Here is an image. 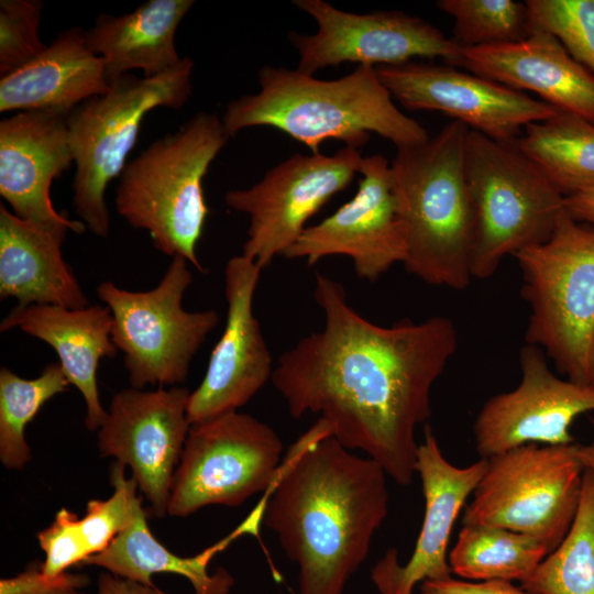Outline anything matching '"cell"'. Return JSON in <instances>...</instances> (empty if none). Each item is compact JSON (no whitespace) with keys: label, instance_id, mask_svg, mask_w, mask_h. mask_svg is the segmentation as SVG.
<instances>
[{"label":"cell","instance_id":"obj_1","mask_svg":"<svg viewBox=\"0 0 594 594\" xmlns=\"http://www.w3.org/2000/svg\"><path fill=\"white\" fill-rule=\"evenodd\" d=\"M321 330L285 351L272 383L289 414L320 415L348 450H360L407 486L416 474V430L431 415V389L458 350L451 319L404 318L381 326L359 314L344 287L317 273Z\"/></svg>","mask_w":594,"mask_h":594},{"label":"cell","instance_id":"obj_2","mask_svg":"<svg viewBox=\"0 0 594 594\" xmlns=\"http://www.w3.org/2000/svg\"><path fill=\"white\" fill-rule=\"evenodd\" d=\"M387 474L319 420L282 461L263 520L299 568V594H343L388 514Z\"/></svg>","mask_w":594,"mask_h":594},{"label":"cell","instance_id":"obj_3","mask_svg":"<svg viewBox=\"0 0 594 594\" xmlns=\"http://www.w3.org/2000/svg\"><path fill=\"white\" fill-rule=\"evenodd\" d=\"M260 90L230 101L222 116L229 138L270 127L305 144L312 153L327 140L346 147L365 145L372 133L396 148L426 142V129L402 112L374 66L358 65L338 79L322 80L285 67L263 66Z\"/></svg>","mask_w":594,"mask_h":594},{"label":"cell","instance_id":"obj_4","mask_svg":"<svg viewBox=\"0 0 594 594\" xmlns=\"http://www.w3.org/2000/svg\"><path fill=\"white\" fill-rule=\"evenodd\" d=\"M470 129L447 123L426 142L397 148L391 163L406 232L405 268L427 284L465 289L472 277L474 207L465 174Z\"/></svg>","mask_w":594,"mask_h":594},{"label":"cell","instance_id":"obj_5","mask_svg":"<svg viewBox=\"0 0 594 594\" xmlns=\"http://www.w3.org/2000/svg\"><path fill=\"white\" fill-rule=\"evenodd\" d=\"M229 140L221 119L198 112L123 168L116 210L133 228L146 230L161 253L186 258L205 273L197 244L209 215L202 179Z\"/></svg>","mask_w":594,"mask_h":594},{"label":"cell","instance_id":"obj_6","mask_svg":"<svg viewBox=\"0 0 594 594\" xmlns=\"http://www.w3.org/2000/svg\"><path fill=\"white\" fill-rule=\"evenodd\" d=\"M194 66L186 56L156 77L123 75L111 82L106 94L84 101L68 113L76 165L73 208L95 235L107 238L110 233L106 189L125 167L144 117L157 107L180 109L187 102Z\"/></svg>","mask_w":594,"mask_h":594},{"label":"cell","instance_id":"obj_7","mask_svg":"<svg viewBox=\"0 0 594 594\" xmlns=\"http://www.w3.org/2000/svg\"><path fill=\"white\" fill-rule=\"evenodd\" d=\"M464 164L475 215L471 272L486 279L506 256L551 237L565 197L516 142L470 130Z\"/></svg>","mask_w":594,"mask_h":594},{"label":"cell","instance_id":"obj_8","mask_svg":"<svg viewBox=\"0 0 594 594\" xmlns=\"http://www.w3.org/2000/svg\"><path fill=\"white\" fill-rule=\"evenodd\" d=\"M530 307L527 344L540 348L568 380L587 385L594 337V228L565 210L551 237L514 255Z\"/></svg>","mask_w":594,"mask_h":594},{"label":"cell","instance_id":"obj_9","mask_svg":"<svg viewBox=\"0 0 594 594\" xmlns=\"http://www.w3.org/2000/svg\"><path fill=\"white\" fill-rule=\"evenodd\" d=\"M188 265L182 256L172 257L157 286L145 292L127 290L111 280L97 286L98 298L112 315L111 338L134 388L184 383L193 359L220 322L212 309H184L193 282Z\"/></svg>","mask_w":594,"mask_h":594},{"label":"cell","instance_id":"obj_10","mask_svg":"<svg viewBox=\"0 0 594 594\" xmlns=\"http://www.w3.org/2000/svg\"><path fill=\"white\" fill-rule=\"evenodd\" d=\"M584 470L576 443H530L494 455L464 507L462 525L529 535L551 552L575 518Z\"/></svg>","mask_w":594,"mask_h":594},{"label":"cell","instance_id":"obj_11","mask_svg":"<svg viewBox=\"0 0 594 594\" xmlns=\"http://www.w3.org/2000/svg\"><path fill=\"white\" fill-rule=\"evenodd\" d=\"M283 442L267 424L232 411L191 425L175 470L167 514L187 517L208 505L238 506L267 491Z\"/></svg>","mask_w":594,"mask_h":594},{"label":"cell","instance_id":"obj_12","mask_svg":"<svg viewBox=\"0 0 594 594\" xmlns=\"http://www.w3.org/2000/svg\"><path fill=\"white\" fill-rule=\"evenodd\" d=\"M363 156L343 147L332 155L296 153L248 188L231 189L224 201L249 218L242 255L263 271L297 241L307 222L360 173Z\"/></svg>","mask_w":594,"mask_h":594},{"label":"cell","instance_id":"obj_13","mask_svg":"<svg viewBox=\"0 0 594 594\" xmlns=\"http://www.w3.org/2000/svg\"><path fill=\"white\" fill-rule=\"evenodd\" d=\"M317 22L311 35L290 32L297 70L307 75L342 63L382 66L440 57L455 66L462 48L431 23L402 11L353 13L324 0H295Z\"/></svg>","mask_w":594,"mask_h":594},{"label":"cell","instance_id":"obj_14","mask_svg":"<svg viewBox=\"0 0 594 594\" xmlns=\"http://www.w3.org/2000/svg\"><path fill=\"white\" fill-rule=\"evenodd\" d=\"M375 69L406 109L441 112L501 142H516L525 127L557 111L526 92L449 64L411 61Z\"/></svg>","mask_w":594,"mask_h":594},{"label":"cell","instance_id":"obj_15","mask_svg":"<svg viewBox=\"0 0 594 594\" xmlns=\"http://www.w3.org/2000/svg\"><path fill=\"white\" fill-rule=\"evenodd\" d=\"M359 189L351 200L317 224L308 226L285 252L289 260L315 265L344 255L356 276L375 282L396 263H404L406 232L398 211L391 164L382 154L363 157Z\"/></svg>","mask_w":594,"mask_h":594},{"label":"cell","instance_id":"obj_16","mask_svg":"<svg viewBox=\"0 0 594 594\" xmlns=\"http://www.w3.org/2000/svg\"><path fill=\"white\" fill-rule=\"evenodd\" d=\"M189 395L180 386L122 389L113 395L98 430L100 453L131 468L156 518L167 514L175 466L191 427L187 416Z\"/></svg>","mask_w":594,"mask_h":594},{"label":"cell","instance_id":"obj_17","mask_svg":"<svg viewBox=\"0 0 594 594\" xmlns=\"http://www.w3.org/2000/svg\"><path fill=\"white\" fill-rule=\"evenodd\" d=\"M519 363V385L492 396L474 420L481 459L530 443L572 444L571 425L578 416L594 411V388L554 375L540 348L524 345Z\"/></svg>","mask_w":594,"mask_h":594},{"label":"cell","instance_id":"obj_18","mask_svg":"<svg viewBox=\"0 0 594 594\" xmlns=\"http://www.w3.org/2000/svg\"><path fill=\"white\" fill-rule=\"evenodd\" d=\"M261 272L242 254L224 266L226 324L201 383L189 395L190 425L238 411L272 378V353L253 311Z\"/></svg>","mask_w":594,"mask_h":594},{"label":"cell","instance_id":"obj_19","mask_svg":"<svg viewBox=\"0 0 594 594\" xmlns=\"http://www.w3.org/2000/svg\"><path fill=\"white\" fill-rule=\"evenodd\" d=\"M59 110H29L0 122V195L20 219L65 240L87 229L55 210L54 178L74 162L67 117Z\"/></svg>","mask_w":594,"mask_h":594},{"label":"cell","instance_id":"obj_20","mask_svg":"<svg viewBox=\"0 0 594 594\" xmlns=\"http://www.w3.org/2000/svg\"><path fill=\"white\" fill-rule=\"evenodd\" d=\"M487 469V459L457 466L442 454L426 427L417 451L416 474L425 498L424 521L409 560L402 565L395 549L373 566L371 579L380 594H413L425 581L452 578L448 546L457 518Z\"/></svg>","mask_w":594,"mask_h":594},{"label":"cell","instance_id":"obj_21","mask_svg":"<svg viewBox=\"0 0 594 594\" xmlns=\"http://www.w3.org/2000/svg\"><path fill=\"white\" fill-rule=\"evenodd\" d=\"M455 66L518 91H531L558 111L594 123V73L550 32L534 26L525 38L462 50Z\"/></svg>","mask_w":594,"mask_h":594},{"label":"cell","instance_id":"obj_22","mask_svg":"<svg viewBox=\"0 0 594 594\" xmlns=\"http://www.w3.org/2000/svg\"><path fill=\"white\" fill-rule=\"evenodd\" d=\"M112 315L107 306L70 309L53 305L14 307L1 321L0 331L18 328L51 345L70 385L80 392L87 408L85 425L95 431L108 411L101 405L97 370L103 358H114Z\"/></svg>","mask_w":594,"mask_h":594},{"label":"cell","instance_id":"obj_23","mask_svg":"<svg viewBox=\"0 0 594 594\" xmlns=\"http://www.w3.org/2000/svg\"><path fill=\"white\" fill-rule=\"evenodd\" d=\"M111 87L103 59L88 46L86 31L61 32L34 59L1 77L0 111L70 112Z\"/></svg>","mask_w":594,"mask_h":594},{"label":"cell","instance_id":"obj_24","mask_svg":"<svg viewBox=\"0 0 594 594\" xmlns=\"http://www.w3.org/2000/svg\"><path fill=\"white\" fill-rule=\"evenodd\" d=\"M65 240L18 218L0 206V297L18 306H89L72 267L64 260Z\"/></svg>","mask_w":594,"mask_h":594},{"label":"cell","instance_id":"obj_25","mask_svg":"<svg viewBox=\"0 0 594 594\" xmlns=\"http://www.w3.org/2000/svg\"><path fill=\"white\" fill-rule=\"evenodd\" d=\"M264 509L265 502L261 499L246 519L223 539L194 557H179L151 534L141 508L132 524L106 550L87 558L81 565H96L113 575L152 587H156L153 574L172 573L184 576L191 584L194 594H229L234 584L232 575L224 569L210 573L209 563L238 537L257 535Z\"/></svg>","mask_w":594,"mask_h":594},{"label":"cell","instance_id":"obj_26","mask_svg":"<svg viewBox=\"0 0 594 594\" xmlns=\"http://www.w3.org/2000/svg\"><path fill=\"white\" fill-rule=\"evenodd\" d=\"M194 0H148L122 15L100 14L86 31L89 48L106 65L110 82L140 69L145 78L180 63L175 34Z\"/></svg>","mask_w":594,"mask_h":594},{"label":"cell","instance_id":"obj_27","mask_svg":"<svg viewBox=\"0 0 594 594\" xmlns=\"http://www.w3.org/2000/svg\"><path fill=\"white\" fill-rule=\"evenodd\" d=\"M516 144L564 197L594 187V123L557 110L525 127Z\"/></svg>","mask_w":594,"mask_h":594},{"label":"cell","instance_id":"obj_28","mask_svg":"<svg viewBox=\"0 0 594 594\" xmlns=\"http://www.w3.org/2000/svg\"><path fill=\"white\" fill-rule=\"evenodd\" d=\"M550 553L535 537L486 525H462L449 552L452 573L471 582L528 580Z\"/></svg>","mask_w":594,"mask_h":594},{"label":"cell","instance_id":"obj_29","mask_svg":"<svg viewBox=\"0 0 594 594\" xmlns=\"http://www.w3.org/2000/svg\"><path fill=\"white\" fill-rule=\"evenodd\" d=\"M521 587L534 594H594V476L587 470L571 528Z\"/></svg>","mask_w":594,"mask_h":594},{"label":"cell","instance_id":"obj_30","mask_svg":"<svg viewBox=\"0 0 594 594\" xmlns=\"http://www.w3.org/2000/svg\"><path fill=\"white\" fill-rule=\"evenodd\" d=\"M69 381L59 363L46 365L31 380L11 370H0V460L3 466L21 470L31 460L24 430L42 406L69 388Z\"/></svg>","mask_w":594,"mask_h":594},{"label":"cell","instance_id":"obj_31","mask_svg":"<svg viewBox=\"0 0 594 594\" xmlns=\"http://www.w3.org/2000/svg\"><path fill=\"white\" fill-rule=\"evenodd\" d=\"M453 21L452 40L462 48L520 41L534 30L526 2L514 0H440Z\"/></svg>","mask_w":594,"mask_h":594},{"label":"cell","instance_id":"obj_32","mask_svg":"<svg viewBox=\"0 0 594 594\" xmlns=\"http://www.w3.org/2000/svg\"><path fill=\"white\" fill-rule=\"evenodd\" d=\"M124 466L118 461L111 464L109 479L114 488L112 496L106 501L90 499L86 515L75 520V532L85 560L106 550L132 524L142 508L136 495L138 484L133 477H125Z\"/></svg>","mask_w":594,"mask_h":594},{"label":"cell","instance_id":"obj_33","mask_svg":"<svg viewBox=\"0 0 594 594\" xmlns=\"http://www.w3.org/2000/svg\"><path fill=\"white\" fill-rule=\"evenodd\" d=\"M534 26L557 36L594 73V0H527Z\"/></svg>","mask_w":594,"mask_h":594},{"label":"cell","instance_id":"obj_34","mask_svg":"<svg viewBox=\"0 0 594 594\" xmlns=\"http://www.w3.org/2000/svg\"><path fill=\"white\" fill-rule=\"evenodd\" d=\"M43 2L0 1V75L14 72L37 57L47 45L40 37Z\"/></svg>","mask_w":594,"mask_h":594},{"label":"cell","instance_id":"obj_35","mask_svg":"<svg viewBox=\"0 0 594 594\" xmlns=\"http://www.w3.org/2000/svg\"><path fill=\"white\" fill-rule=\"evenodd\" d=\"M76 518V514L62 508L54 521L36 536L45 552L41 570L46 578H58L70 566L84 562L85 556L75 532Z\"/></svg>","mask_w":594,"mask_h":594},{"label":"cell","instance_id":"obj_36","mask_svg":"<svg viewBox=\"0 0 594 594\" xmlns=\"http://www.w3.org/2000/svg\"><path fill=\"white\" fill-rule=\"evenodd\" d=\"M89 579L82 574L64 573L50 579L41 570V564H32L24 572L0 581V594H44L56 590H78L87 585Z\"/></svg>","mask_w":594,"mask_h":594},{"label":"cell","instance_id":"obj_37","mask_svg":"<svg viewBox=\"0 0 594 594\" xmlns=\"http://www.w3.org/2000/svg\"><path fill=\"white\" fill-rule=\"evenodd\" d=\"M421 594H534L507 581L471 582L465 580L425 581Z\"/></svg>","mask_w":594,"mask_h":594},{"label":"cell","instance_id":"obj_38","mask_svg":"<svg viewBox=\"0 0 594 594\" xmlns=\"http://www.w3.org/2000/svg\"><path fill=\"white\" fill-rule=\"evenodd\" d=\"M98 594H166L157 587L147 586L129 579L102 572L98 578Z\"/></svg>","mask_w":594,"mask_h":594},{"label":"cell","instance_id":"obj_39","mask_svg":"<svg viewBox=\"0 0 594 594\" xmlns=\"http://www.w3.org/2000/svg\"><path fill=\"white\" fill-rule=\"evenodd\" d=\"M565 208L574 220L594 228V187L565 197Z\"/></svg>","mask_w":594,"mask_h":594},{"label":"cell","instance_id":"obj_40","mask_svg":"<svg viewBox=\"0 0 594 594\" xmlns=\"http://www.w3.org/2000/svg\"><path fill=\"white\" fill-rule=\"evenodd\" d=\"M576 451L584 469L594 476V442L590 444H576Z\"/></svg>","mask_w":594,"mask_h":594},{"label":"cell","instance_id":"obj_41","mask_svg":"<svg viewBox=\"0 0 594 594\" xmlns=\"http://www.w3.org/2000/svg\"><path fill=\"white\" fill-rule=\"evenodd\" d=\"M587 385L594 388V337L591 343L587 361Z\"/></svg>","mask_w":594,"mask_h":594},{"label":"cell","instance_id":"obj_42","mask_svg":"<svg viewBox=\"0 0 594 594\" xmlns=\"http://www.w3.org/2000/svg\"><path fill=\"white\" fill-rule=\"evenodd\" d=\"M44 594H84V593H80L77 590L66 588V590H56V591L47 592Z\"/></svg>","mask_w":594,"mask_h":594}]
</instances>
